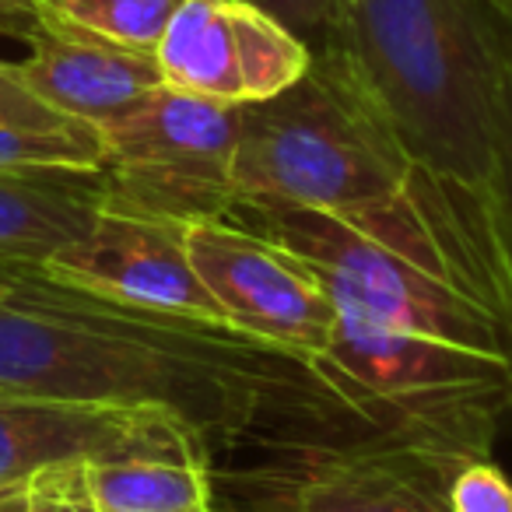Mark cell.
Segmentation results:
<instances>
[{"instance_id": "6da1fadb", "label": "cell", "mask_w": 512, "mask_h": 512, "mask_svg": "<svg viewBox=\"0 0 512 512\" xmlns=\"http://www.w3.org/2000/svg\"><path fill=\"white\" fill-rule=\"evenodd\" d=\"M0 397L148 407L207 453L278 411H334L306 365L267 344L81 292L39 264H0Z\"/></svg>"}, {"instance_id": "7a4b0ae2", "label": "cell", "mask_w": 512, "mask_h": 512, "mask_svg": "<svg viewBox=\"0 0 512 512\" xmlns=\"http://www.w3.org/2000/svg\"><path fill=\"white\" fill-rule=\"evenodd\" d=\"M337 46L383 106L411 162L495 221V130L512 15L502 0H344Z\"/></svg>"}, {"instance_id": "3957f363", "label": "cell", "mask_w": 512, "mask_h": 512, "mask_svg": "<svg viewBox=\"0 0 512 512\" xmlns=\"http://www.w3.org/2000/svg\"><path fill=\"white\" fill-rule=\"evenodd\" d=\"M302 365L330 407L362 421L369 439L446 470L491 456L512 411V355L379 327L344 306L327 348Z\"/></svg>"}, {"instance_id": "277c9868", "label": "cell", "mask_w": 512, "mask_h": 512, "mask_svg": "<svg viewBox=\"0 0 512 512\" xmlns=\"http://www.w3.org/2000/svg\"><path fill=\"white\" fill-rule=\"evenodd\" d=\"M228 218L302 256L337 306L379 327L512 355V330L488 302L334 214L239 200Z\"/></svg>"}, {"instance_id": "5b68a950", "label": "cell", "mask_w": 512, "mask_h": 512, "mask_svg": "<svg viewBox=\"0 0 512 512\" xmlns=\"http://www.w3.org/2000/svg\"><path fill=\"white\" fill-rule=\"evenodd\" d=\"M99 134L106 207L176 225L232 214L239 106L162 85Z\"/></svg>"}, {"instance_id": "8992f818", "label": "cell", "mask_w": 512, "mask_h": 512, "mask_svg": "<svg viewBox=\"0 0 512 512\" xmlns=\"http://www.w3.org/2000/svg\"><path fill=\"white\" fill-rule=\"evenodd\" d=\"M186 249L193 271L225 313L228 330L295 362L327 348L337 302L302 256L232 218L186 225Z\"/></svg>"}, {"instance_id": "52a82bcc", "label": "cell", "mask_w": 512, "mask_h": 512, "mask_svg": "<svg viewBox=\"0 0 512 512\" xmlns=\"http://www.w3.org/2000/svg\"><path fill=\"white\" fill-rule=\"evenodd\" d=\"M453 470L379 439L309 442L232 477L249 512H449Z\"/></svg>"}, {"instance_id": "ba28073f", "label": "cell", "mask_w": 512, "mask_h": 512, "mask_svg": "<svg viewBox=\"0 0 512 512\" xmlns=\"http://www.w3.org/2000/svg\"><path fill=\"white\" fill-rule=\"evenodd\" d=\"M155 60L169 88L246 106L299 81L313 50L246 0H179Z\"/></svg>"}, {"instance_id": "9c48e42d", "label": "cell", "mask_w": 512, "mask_h": 512, "mask_svg": "<svg viewBox=\"0 0 512 512\" xmlns=\"http://www.w3.org/2000/svg\"><path fill=\"white\" fill-rule=\"evenodd\" d=\"M50 278L123 306L225 327V313L193 271L186 225L102 207L85 235L43 264Z\"/></svg>"}, {"instance_id": "30bf717a", "label": "cell", "mask_w": 512, "mask_h": 512, "mask_svg": "<svg viewBox=\"0 0 512 512\" xmlns=\"http://www.w3.org/2000/svg\"><path fill=\"white\" fill-rule=\"evenodd\" d=\"M120 456H204L207 446L179 421L148 407L0 397V491L43 470Z\"/></svg>"}, {"instance_id": "8fae6325", "label": "cell", "mask_w": 512, "mask_h": 512, "mask_svg": "<svg viewBox=\"0 0 512 512\" xmlns=\"http://www.w3.org/2000/svg\"><path fill=\"white\" fill-rule=\"evenodd\" d=\"M29 50V57L15 64L18 81L53 113L92 123L95 130L127 116L165 85L155 53L130 50L46 18Z\"/></svg>"}, {"instance_id": "7c38bea8", "label": "cell", "mask_w": 512, "mask_h": 512, "mask_svg": "<svg viewBox=\"0 0 512 512\" xmlns=\"http://www.w3.org/2000/svg\"><path fill=\"white\" fill-rule=\"evenodd\" d=\"M106 207V172L78 165L0 169V264H39L88 232Z\"/></svg>"}, {"instance_id": "4fadbf2b", "label": "cell", "mask_w": 512, "mask_h": 512, "mask_svg": "<svg viewBox=\"0 0 512 512\" xmlns=\"http://www.w3.org/2000/svg\"><path fill=\"white\" fill-rule=\"evenodd\" d=\"M92 509L102 512H200L214 502L204 456H120L81 467Z\"/></svg>"}, {"instance_id": "5bb4252c", "label": "cell", "mask_w": 512, "mask_h": 512, "mask_svg": "<svg viewBox=\"0 0 512 512\" xmlns=\"http://www.w3.org/2000/svg\"><path fill=\"white\" fill-rule=\"evenodd\" d=\"M36 8L46 22L155 53L179 0H36Z\"/></svg>"}, {"instance_id": "9a60e30c", "label": "cell", "mask_w": 512, "mask_h": 512, "mask_svg": "<svg viewBox=\"0 0 512 512\" xmlns=\"http://www.w3.org/2000/svg\"><path fill=\"white\" fill-rule=\"evenodd\" d=\"M449 512H512V481L491 456L463 460L446 481Z\"/></svg>"}, {"instance_id": "2e32d148", "label": "cell", "mask_w": 512, "mask_h": 512, "mask_svg": "<svg viewBox=\"0 0 512 512\" xmlns=\"http://www.w3.org/2000/svg\"><path fill=\"white\" fill-rule=\"evenodd\" d=\"M246 4L271 15L278 25H285L313 53L337 46V36H341L344 0H246Z\"/></svg>"}, {"instance_id": "e0dca14e", "label": "cell", "mask_w": 512, "mask_h": 512, "mask_svg": "<svg viewBox=\"0 0 512 512\" xmlns=\"http://www.w3.org/2000/svg\"><path fill=\"white\" fill-rule=\"evenodd\" d=\"M491 211H495L498 242L512 278V67L505 71L502 99H498L495 130V179H491Z\"/></svg>"}, {"instance_id": "ac0fdd59", "label": "cell", "mask_w": 512, "mask_h": 512, "mask_svg": "<svg viewBox=\"0 0 512 512\" xmlns=\"http://www.w3.org/2000/svg\"><path fill=\"white\" fill-rule=\"evenodd\" d=\"M0 123L53 130V127H67V123H81V120H67V116L53 113L50 106H43V102L18 81L15 64L0 60Z\"/></svg>"}, {"instance_id": "d6986e66", "label": "cell", "mask_w": 512, "mask_h": 512, "mask_svg": "<svg viewBox=\"0 0 512 512\" xmlns=\"http://www.w3.org/2000/svg\"><path fill=\"white\" fill-rule=\"evenodd\" d=\"M81 467L43 470L29 481V512H92L85 488H81Z\"/></svg>"}, {"instance_id": "ffe728a7", "label": "cell", "mask_w": 512, "mask_h": 512, "mask_svg": "<svg viewBox=\"0 0 512 512\" xmlns=\"http://www.w3.org/2000/svg\"><path fill=\"white\" fill-rule=\"evenodd\" d=\"M43 29L36 0H0V36L32 43V36Z\"/></svg>"}, {"instance_id": "44dd1931", "label": "cell", "mask_w": 512, "mask_h": 512, "mask_svg": "<svg viewBox=\"0 0 512 512\" xmlns=\"http://www.w3.org/2000/svg\"><path fill=\"white\" fill-rule=\"evenodd\" d=\"M0 512H29V484L0 491Z\"/></svg>"}, {"instance_id": "7402d4cb", "label": "cell", "mask_w": 512, "mask_h": 512, "mask_svg": "<svg viewBox=\"0 0 512 512\" xmlns=\"http://www.w3.org/2000/svg\"><path fill=\"white\" fill-rule=\"evenodd\" d=\"M207 512H249V509H228V505H214L211 502V509H207Z\"/></svg>"}, {"instance_id": "603a6c76", "label": "cell", "mask_w": 512, "mask_h": 512, "mask_svg": "<svg viewBox=\"0 0 512 512\" xmlns=\"http://www.w3.org/2000/svg\"><path fill=\"white\" fill-rule=\"evenodd\" d=\"M502 4H505V8H509V15H512V0H502Z\"/></svg>"}, {"instance_id": "cb8c5ba5", "label": "cell", "mask_w": 512, "mask_h": 512, "mask_svg": "<svg viewBox=\"0 0 512 512\" xmlns=\"http://www.w3.org/2000/svg\"><path fill=\"white\" fill-rule=\"evenodd\" d=\"M207 509H211V505H207ZM207 509H200V512H207ZM92 512H102V509H92Z\"/></svg>"}]
</instances>
